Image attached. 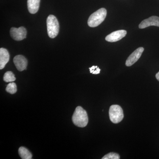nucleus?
Listing matches in <instances>:
<instances>
[{
    "mask_svg": "<svg viewBox=\"0 0 159 159\" xmlns=\"http://www.w3.org/2000/svg\"><path fill=\"white\" fill-rule=\"evenodd\" d=\"M109 115L111 122L115 124L121 122L124 118L122 109L118 105L111 106L109 111Z\"/></svg>",
    "mask_w": 159,
    "mask_h": 159,
    "instance_id": "nucleus-4",
    "label": "nucleus"
},
{
    "mask_svg": "<svg viewBox=\"0 0 159 159\" xmlns=\"http://www.w3.org/2000/svg\"><path fill=\"white\" fill-rule=\"evenodd\" d=\"M9 54L8 50L4 48L0 49V69L4 68L5 66L9 62Z\"/></svg>",
    "mask_w": 159,
    "mask_h": 159,
    "instance_id": "nucleus-10",
    "label": "nucleus"
},
{
    "mask_svg": "<svg viewBox=\"0 0 159 159\" xmlns=\"http://www.w3.org/2000/svg\"><path fill=\"white\" fill-rule=\"evenodd\" d=\"M96 69V66H93L92 67L89 68L90 71L93 70H95Z\"/></svg>",
    "mask_w": 159,
    "mask_h": 159,
    "instance_id": "nucleus-17",
    "label": "nucleus"
},
{
    "mask_svg": "<svg viewBox=\"0 0 159 159\" xmlns=\"http://www.w3.org/2000/svg\"><path fill=\"white\" fill-rule=\"evenodd\" d=\"M27 34V30L24 27L19 28H12L10 29V35L15 40H22L26 38Z\"/></svg>",
    "mask_w": 159,
    "mask_h": 159,
    "instance_id": "nucleus-5",
    "label": "nucleus"
},
{
    "mask_svg": "<svg viewBox=\"0 0 159 159\" xmlns=\"http://www.w3.org/2000/svg\"><path fill=\"white\" fill-rule=\"evenodd\" d=\"M13 62L18 71L21 72L27 68L28 61L23 55H18L15 56L13 58Z\"/></svg>",
    "mask_w": 159,
    "mask_h": 159,
    "instance_id": "nucleus-8",
    "label": "nucleus"
},
{
    "mask_svg": "<svg viewBox=\"0 0 159 159\" xmlns=\"http://www.w3.org/2000/svg\"><path fill=\"white\" fill-rule=\"evenodd\" d=\"M6 92L9 93L14 94L17 92V87L16 84L14 82H10L7 85L6 88Z\"/></svg>",
    "mask_w": 159,
    "mask_h": 159,
    "instance_id": "nucleus-14",
    "label": "nucleus"
},
{
    "mask_svg": "<svg viewBox=\"0 0 159 159\" xmlns=\"http://www.w3.org/2000/svg\"><path fill=\"white\" fill-rule=\"evenodd\" d=\"M47 30L49 37L54 39L59 31V24L57 18L53 15L49 16L47 20Z\"/></svg>",
    "mask_w": 159,
    "mask_h": 159,
    "instance_id": "nucleus-3",
    "label": "nucleus"
},
{
    "mask_svg": "<svg viewBox=\"0 0 159 159\" xmlns=\"http://www.w3.org/2000/svg\"><path fill=\"white\" fill-rule=\"evenodd\" d=\"M127 34L125 30H121L114 31L106 36L105 39L109 42H116L125 37Z\"/></svg>",
    "mask_w": 159,
    "mask_h": 159,
    "instance_id": "nucleus-7",
    "label": "nucleus"
},
{
    "mask_svg": "<svg viewBox=\"0 0 159 159\" xmlns=\"http://www.w3.org/2000/svg\"><path fill=\"white\" fill-rule=\"evenodd\" d=\"M107 11L105 8H101L91 15L89 17L88 24L92 28L97 27L105 20Z\"/></svg>",
    "mask_w": 159,
    "mask_h": 159,
    "instance_id": "nucleus-2",
    "label": "nucleus"
},
{
    "mask_svg": "<svg viewBox=\"0 0 159 159\" xmlns=\"http://www.w3.org/2000/svg\"><path fill=\"white\" fill-rule=\"evenodd\" d=\"M144 51V48L140 47L136 49L133 53L129 56L125 62V65L127 66H131L137 62L142 56V53Z\"/></svg>",
    "mask_w": 159,
    "mask_h": 159,
    "instance_id": "nucleus-6",
    "label": "nucleus"
},
{
    "mask_svg": "<svg viewBox=\"0 0 159 159\" xmlns=\"http://www.w3.org/2000/svg\"><path fill=\"white\" fill-rule=\"evenodd\" d=\"M150 26H157L159 27V17L152 16L148 19L144 20L139 25L140 29H145Z\"/></svg>",
    "mask_w": 159,
    "mask_h": 159,
    "instance_id": "nucleus-9",
    "label": "nucleus"
},
{
    "mask_svg": "<svg viewBox=\"0 0 159 159\" xmlns=\"http://www.w3.org/2000/svg\"><path fill=\"white\" fill-rule=\"evenodd\" d=\"M72 121L76 126L81 128L85 127L89 122L86 111L81 107H77L72 116Z\"/></svg>",
    "mask_w": 159,
    "mask_h": 159,
    "instance_id": "nucleus-1",
    "label": "nucleus"
},
{
    "mask_svg": "<svg viewBox=\"0 0 159 159\" xmlns=\"http://www.w3.org/2000/svg\"><path fill=\"white\" fill-rule=\"evenodd\" d=\"M156 77L157 79L159 81V71L158 73H157L156 75Z\"/></svg>",
    "mask_w": 159,
    "mask_h": 159,
    "instance_id": "nucleus-18",
    "label": "nucleus"
},
{
    "mask_svg": "<svg viewBox=\"0 0 159 159\" xmlns=\"http://www.w3.org/2000/svg\"><path fill=\"white\" fill-rule=\"evenodd\" d=\"M40 0H28V10L31 14H35L38 11Z\"/></svg>",
    "mask_w": 159,
    "mask_h": 159,
    "instance_id": "nucleus-11",
    "label": "nucleus"
},
{
    "mask_svg": "<svg viewBox=\"0 0 159 159\" xmlns=\"http://www.w3.org/2000/svg\"><path fill=\"white\" fill-rule=\"evenodd\" d=\"M19 154L22 159H32V155L28 149L24 147L19 148Z\"/></svg>",
    "mask_w": 159,
    "mask_h": 159,
    "instance_id": "nucleus-12",
    "label": "nucleus"
},
{
    "mask_svg": "<svg viewBox=\"0 0 159 159\" xmlns=\"http://www.w3.org/2000/svg\"><path fill=\"white\" fill-rule=\"evenodd\" d=\"M16 80L14 74L11 71H8L4 74L3 80L6 82H12Z\"/></svg>",
    "mask_w": 159,
    "mask_h": 159,
    "instance_id": "nucleus-13",
    "label": "nucleus"
},
{
    "mask_svg": "<svg viewBox=\"0 0 159 159\" xmlns=\"http://www.w3.org/2000/svg\"><path fill=\"white\" fill-rule=\"evenodd\" d=\"M102 159H119L120 156L118 153L110 152L104 156Z\"/></svg>",
    "mask_w": 159,
    "mask_h": 159,
    "instance_id": "nucleus-15",
    "label": "nucleus"
},
{
    "mask_svg": "<svg viewBox=\"0 0 159 159\" xmlns=\"http://www.w3.org/2000/svg\"><path fill=\"white\" fill-rule=\"evenodd\" d=\"M100 69L99 68V67L97 68L96 69V70H95V71L93 72V74H99L100 73Z\"/></svg>",
    "mask_w": 159,
    "mask_h": 159,
    "instance_id": "nucleus-16",
    "label": "nucleus"
}]
</instances>
